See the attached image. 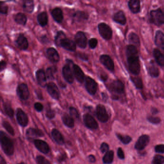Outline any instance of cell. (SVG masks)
I'll return each mask as SVG.
<instances>
[{
  "mask_svg": "<svg viewBox=\"0 0 164 164\" xmlns=\"http://www.w3.org/2000/svg\"><path fill=\"white\" fill-rule=\"evenodd\" d=\"M76 44L80 48L85 49L87 44V38L85 34L82 31H78L75 36Z\"/></svg>",
  "mask_w": 164,
  "mask_h": 164,
  "instance_id": "8fae6325",
  "label": "cell"
},
{
  "mask_svg": "<svg viewBox=\"0 0 164 164\" xmlns=\"http://www.w3.org/2000/svg\"><path fill=\"white\" fill-rule=\"evenodd\" d=\"M113 19L115 22L121 25H125L127 22V18L124 12L122 10L118 11L114 15Z\"/></svg>",
  "mask_w": 164,
  "mask_h": 164,
  "instance_id": "7402d4cb",
  "label": "cell"
},
{
  "mask_svg": "<svg viewBox=\"0 0 164 164\" xmlns=\"http://www.w3.org/2000/svg\"><path fill=\"white\" fill-rule=\"evenodd\" d=\"M16 119L18 123L22 127H26L29 123V118L26 114L21 109L18 108L16 111Z\"/></svg>",
  "mask_w": 164,
  "mask_h": 164,
  "instance_id": "7c38bea8",
  "label": "cell"
},
{
  "mask_svg": "<svg viewBox=\"0 0 164 164\" xmlns=\"http://www.w3.org/2000/svg\"><path fill=\"white\" fill-rule=\"evenodd\" d=\"M152 113H153L154 114H157L158 113V110L157 109H156L155 108H152Z\"/></svg>",
  "mask_w": 164,
  "mask_h": 164,
  "instance_id": "e7e4bbea",
  "label": "cell"
},
{
  "mask_svg": "<svg viewBox=\"0 0 164 164\" xmlns=\"http://www.w3.org/2000/svg\"><path fill=\"white\" fill-rule=\"evenodd\" d=\"M164 157L161 155H155L152 161V164H163Z\"/></svg>",
  "mask_w": 164,
  "mask_h": 164,
  "instance_id": "7bdbcfd3",
  "label": "cell"
},
{
  "mask_svg": "<svg viewBox=\"0 0 164 164\" xmlns=\"http://www.w3.org/2000/svg\"><path fill=\"white\" fill-rule=\"evenodd\" d=\"M109 150V146L106 143H103L101 144L100 147V150L103 153H106Z\"/></svg>",
  "mask_w": 164,
  "mask_h": 164,
  "instance_id": "f5cc1de1",
  "label": "cell"
},
{
  "mask_svg": "<svg viewBox=\"0 0 164 164\" xmlns=\"http://www.w3.org/2000/svg\"><path fill=\"white\" fill-rule=\"evenodd\" d=\"M150 137L147 135L141 136L135 144V148L137 150H143L149 144Z\"/></svg>",
  "mask_w": 164,
  "mask_h": 164,
  "instance_id": "9a60e30c",
  "label": "cell"
},
{
  "mask_svg": "<svg viewBox=\"0 0 164 164\" xmlns=\"http://www.w3.org/2000/svg\"><path fill=\"white\" fill-rule=\"evenodd\" d=\"M153 55L157 64L161 66H164V55L159 49L157 48L154 49Z\"/></svg>",
  "mask_w": 164,
  "mask_h": 164,
  "instance_id": "484cf974",
  "label": "cell"
},
{
  "mask_svg": "<svg viewBox=\"0 0 164 164\" xmlns=\"http://www.w3.org/2000/svg\"><path fill=\"white\" fill-rule=\"evenodd\" d=\"M85 88L87 92L91 95H94L97 92L98 84L93 78L87 76L85 78Z\"/></svg>",
  "mask_w": 164,
  "mask_h": 164,
  "instance_id": "8992f818",
  "label": "cell"
},
{
  "mask_svg": "<svg viewBox=\"0 0 164 164\" xmlns=\"http://www.w3.org/2000/svg\"><path fill=\"white\" fill-rule=\"evenodd\" d=\"M66 38L65 33L62 30L57 31L55 37V43L57 47H60V44L62 41Z\"/></svg>",
  "mask_w": 164,
  "mask_h": 164,
  "instance_id": "d590c367",
  "label": "cell"
},
{
  "mask_svg": "<svg viewBox=\"0 0 164 164\" xmlns=\"http://www.w3.org/2000/svg\"><path fill=\"white\" fill-rule=\"evenodd\" d=\"M16 93L20 99L27 100L30 96V92L27 85L21 83L18 85L16 89Z\"/></svg>",
  "mask_w": 164,
  "mask_h": 164,
  "instance_id": "ba28073f",
  "label": "cell"
},
{
  "mask_svg": "<svg viewBox=\"0 0 164 164\" xmlns=\"http://www.w3.org/2000/svg\"><path fill=\"white\" fill-rule=\"evenodd\" d=\"M1 143L3 151L6 155L11 156L14 153V146L11 140L4 131L0 133Z\"/></svg>",
  "mask_w": 164,
  "mask_h": 164,
  "instance_id": "7a4b0ae2",
  "label": "cell"
},
{
  "mask_svg": "<svg viewBox=\"0 0 164 164\" xmlns=\"http://www.w3.org/2000/svg\"><path fill=\"white\" fill-rule=\"evenodd\" d=\"M151 23L157 26L164 24V11L160 8L150 12Z\"/></svg>",
  "mask_w": 164,
  "mask_h": 164,
  "instance_id": "3957f363",
  "label": "cell"
},
{
  "mask_svg": "<svg viewBox=\"0 0 164 164\" xmlns=\"http://www.w3.org/2000/svg\"><path fill=\"white\" fill-rule=\"evenodd\" d=\"M128 37L129 43L132 44L136 47H139L140 46V40L137 34L131 32L129 34Z\"/></svg>",
  "mask_w": 164,
  "mask_h": 164,
  "instance_id": "d6a6232c",
  "label": "cell"
},
{
  "mask_svg": "<svg viewBox=\"0 0 164 164\" xmlns=\"http://www.w3.org/2000/svg\"><path fill=\"white\" fill-rule=\"evenodd\" d=\"M62 75L64 78L69 83L72 84L74 82L73 73L71 70L70 66L66 64L62 68Z\"/></svg>",
  "mask_w": 164,
  "mask_h": 164,
  "instance_id": "4fadbf2b",
  "label": "cell"
},
{
  "mask_svg": "<svg viewBox=\"0 0 164 164\" xmlns=\"http://www.w3.org/2000/svg\"><path fill=\"white\" fill-rule=\"evenodd\" d=\"M117 154L119 158L120 159H124L125 158V154L122 148L119 147L117 151Z\"/></svg>",
  "mask_w": 164,
  "mask_h": 164,
  "instance_id": "11a10c76",
  "label": "cell"
},
{
  "mask_svg": "<svg viewBox=\"0 0 164 164\" xmlns=\"http://www.w3.org/2000/svg\"><path fill=\"white\" fill-rule=\"evenodd\" d=\"M35 92H36V95L37 96L38 98L39 99L41 100H42L44 99L43 95H42V93H41V91L39 90V89H38V90L35 91Z\"/></svg>",
  "mask_w": 164,
  "mask_h": 164,
  "instance_id": "6f0895ef",
  "label": "cell"
},
{
  "mask_svg": "<svg viewBox=\"0 0 164 164\" xmlns=\"http://www.w3.org/2000/svg\"><path fill=\"white\" fill-rule=\"evenodd\" d=\"M62 120L64 124L69 128H73L74 126L73 118L67 114H65L63 116Z\"/></svg>",
  "mask_w": 164,
  "mask_h": 164,
  "instance_id": "836d02e7",
  "label": "cell"
},
{
  "mask_svg": "<svg viewBox=\"0 0 164 164\" xmlns=\"http://www.w3.org/2000/svg\"><path fill=\"white\" fill-rule=\"evenodd\" d=\"M83 121L86 127L90 129H95L98 128V124L92 116L89 114L84 115Z\"/></svg>",
  "mask_w": 164,
  "mask_h": 164,
  "instance_id": "5bb4252c",
  "label": "cell"
},
{
  "mask_svg": "<svg viewBox=\"0 0 164 164\" xmlns=\"http://www.w3.org/2000/svg\"><path fill=\"white\" fill-rule=\"evenodd\" d=\"M52 135L55 141L60 145H63L65 143L62 135L55 129H52Z\"/></svg>",
  "mask_w": 164,
  "mask_h": 164,
  "instance_id": "4dcf8cb0",
  "label": "cell"
},
{
  "mask_svg": "<svg viewBox=\"0 0 164 164\" xmlns=\"http://www.w3.org/2000/svg\"><path fill=\"white\" fill-rule=\"evenodd\" d=\"M147 120L149 122L154 124H157L161 122L160 118L158 117H154L153 116H149L147 117Z\"/></svg>",
  "mask_w": 164,
  "mask_h": 164,
  "instance_id": "bcb514c9",
  "label": "cell"
},
{
  "mask_svg": "<svg viewBox=\"0 0 164 164\" xmlns=\"http://www.w3.org/2000/svg\"><path fill=\"white\" fill-rule=\"evenodd\" d=\"M36 77L38 83L40 86L43 88L47 86V77L46 73L43 69H40L36 71Z\"/></svg>",
  "mask_w": 164,
  "mask_h": 164,
  "instance_id": "d6986e66",
  "label": "cell"
},
{
  "mask_svg": "<svg viewBox=\"0 0 164 164\" xmlns=\"http://www.w3.org/2000/svg\"><path fill=\"white\" fill-rule=\"evenodd\" d=\"M131 81L133 82L134 85L138 89H142L143 88V83L142 81V79L138 77H131L130 78Z\"/></svg>",
  "mask_w": 164,
  "mask_h": 164,
  "instance_id": "8d00e7d4",
  "label": "cell"
},
{
  "mask_svg": "<svg viewBox=\"0 0 164 164\" xmlns=\"http://www.w3.org/2000/svg\"><path fill=\"white\" fill-rule=\"evenodd\" d=\"M34 143L38 150L43 154H46L49 152L50 149L48 144L44 140H35L34 141Z\"/></svg>",
  "mask_w": 164,
  "mask_h": 164,
  "instance_id": "44dd1931",
  "label": "cell"
},
{
  "mask_svg": "<svg viewBox=\"0 0 164 164\" xmlns=\"http://www.w3.org/2000/svg\"><path fill=\"white\" fill-rule=\"evenodd\" d=\"M72 17L74 19L77 21H81L83 20H87L89 18V15L87 13L84 11H76L75 12L73 15Z\"/></svg>",
  "mask_w": 164,
  "mask_h": 164,
  "instance_id": "f546056e",
  "label": "cell"
},
{
  "mask_svg": "<svg viewBox=\"0 0 164 164\" xmlns=\"http://www.w3.org/2000/svg\"><path fill=\"white\" fill-rule=\"evenodd\" d=\"M77 56L78 58L83 61H88L89 60V57L88 55L83 52H78L77 53Z\"/></svg>",
  "mask_w": 164,
  "mask_h": 164,
  "instance_id": "681fc988",
  "label": "cell"
},
{
  "mask_svg": "<svg viewBox=\"0 0 164 164\" xmlns=\"http://www.w3.org/2000/svg\"><path fill=\"white\" fill-rule=\"evenodd\" d=\"M128 6L129 9L133 14H137L140 11V1L139 0L129 1Z\"/></svg>",
  "mask_w": 164,
  "mask_h": 164,
  "instance_id": "4316f807",
  "label": "cell"
},
{
  "mask_svg": "<svg viewBox=\"0 0 164 164\" xmlns=\"http://www.w3.org/2000/svg\"><path fill=\"white\" fill-rule=\"evenodd\" d=\"M100 78L103 81H106L108 78V76L106 73H102L100 76Z\"/></svg>",
  "mask_w": 164,
  "mask_h": 164,
  "instance_id": "91938a15",
  "label": "cell"
},
{
  "mask_svg": "<svg viewBox=\"0 0 164 164\" xmlns=\"http://www.w3.org/2000/svg\"><path fill=\"white\" fill-rule=\"evenodd\" d=\"M6 63L5 61H1V64H0V69H1V71H2L4 70V69L6 68Z\"/></svg>",
  "mask_w": 164,
  "mask_h": 164,
  "instance_id": "680465c9",
  "label": "cell"
},
{
  "mask_svg": "<svg viewBox=\"0 0 164 164\" xmlns=\"http://www.w3.org/2000/svg\"><path fill=\"white\" fill-rule=\"evenodd\" d=\"M108 89L114 95H121L124 92V84L120 80H114L108 85Z\"/></svg>",
  "mask_w": 164,
  "mask_h": 164,
  "instance_id": "277c9868",
  "label": "cell"
},
{
  "mask_svg": "<svg viewBox=\"0 0 164 164\" xmlns=\"http://www.w3.org/2000/svg\"><path fill=\"white\" fill-rule=\"evenodd\" d=\"M36 161L37 164H51L49 161L41 155L37 157Z\"/></svg>",
  "mask_w": 164,
  "mask_h": 164,
  "instance_id": "ee69618b",
  "label": "cell"
},
{
  "mask_svg": "<svg viewBox=\"0 0 164 164\" xmlns=\"http://www.w3.org/2000/svg\"><path fill=\"white\" fill-rule=\"evenodd\" d=\"M41 41L42 44H48L50 42V41L46 35H43L41 36Z\"/></svg>",
  "mask_w": 164,
  "mask_h": 164,
  "instance_id": "9f6ffc18",
  "label": "cell"
},
{
  "mask_svg": "<svg viewBox=\"0 0 164 164\" xmlns=\"http://www.w3.org/2000/svg\"><path fill=\"white\" fill-rule=\"evenodd\" d=\"M46 116L49 119L54 118L55 117V111L52 109L51 107H48L46 110Z\"/></svg>",
  "mask_w": 164,
  "mask_h": 164,
  "instance_id": "c3c4849f",
  "label": "cell"
},
{
  "mask_svg": "<svg viewBox=\"0 0 164 164\" xmlns=\"http://www.w3.org/2000/svg\"><path fill=\"white\" fill-rule=\"evenodd\" d=\"M1 10L0 12L1 14H7L8 10V7L7 5H5L4 4H2V2H1Z\"/></svg>",
  "mask_w": 164,
  "mask_h": 164,
  "instance_id": "f907efd6",
  "label": "cell"
},
{
  "mask_svg": "<svg viewBox=\"0 0 164 164\" xmlns=\"http://www.w3.org/2000/svg\"><path fill=\"white\" fill-rule=\"evenodd\" d=\"M117 136L118 139L124 144H128L131 143L132 138L128 135H123L120 134H117Z\"/></svg>",
  "mask_w": 164,
  "mask_h": 164,
  "instance_id": "60d3db41",
  "label": "cell"
},
{
  "mask_svg": "<svg viewBox=\"0 0 164 164\" xmlns=\"http://www.w3.org/2000/svg\"><path fill=\"white\" fill-rule=\"evenodd\" d=\"M51 15L52 18L55 22L58 23L62 22L64 19L63 13L62 10L60 8L56 7L54 8L51 12Z\"/></svg>",
  "mask_w": 164,
  "mask_h": 164,
  "instance_id": "603a6c76",
  "label": "cell"
},
{
  "mask_svg": "<svg viewBox=\"0 0 164 164\" xmlns=\"http://www.w3.org/2000/svg\"><path fill=\"white\" fill-rule=\"evenodd\" d=\"M26 135L27 138L30 139L42 137L44 136L43 132L37 129L30 128L26 131Z\"/></svg>",
  "mask_w": 164,
  "mask_h": 164,
  "instance_id": "d4e9b609",
  "label": "cell"
},
{
  "mask_svg": "<svg viewBox=\"0 0 164 164\" xmlns=\"http://www.w3.org/2000/svg\"><path fill=\"white\" fill-rule=\"evenodd\" d=\"M34 108L38 112H41L44 109V106L41 103L37 102L34 104Z\"/></svg>",
  "mask_w": 164,
  "mask_h": 164,
  "instance_id": "db71d44e",
  "label": "cell"
},
{
  "mask_svg": "<svg viewBox=\"0 0 164 164\" xmlns=\"http://www.w3.org/2000/svg\"><path fill=\"white\" fill-rule=\"evenodd\" d=\"M155 152L158 153H164V144H159L156 146L154 148Z\"/></svg>",
  "mask_w": 164,
  "mask_h": 164,
  "instance_id": "816d5d0a",
  "label": "cell"
},
{
  "mask_svg": "<svg viewBox=\"0 0 164 164\" xmlns=\"http://www.w3.org/2000/svg\"><path fill=\"white\" fill-rule=\"evenodd\" d=\"M47 91L51 97L54 99L58 100L60 97V92L59 89L55 83L49 82L47 85Z\"/></svg>",
  "mask_w": 164,
  "mask_h": 164,
  "instance_id": "30bf717a",
  "label": "cell"
},
{
  "mask_svg": "<svg viewBox=\"0 0 164 164\" xmlns=\"http://www.w3.org/2000/svg\"><path fill=\"white\" fill-rule=\"evenodd\" d=\"M56 71H57V69L55 66L48 67L46 69V72H45L46 77L49 80H50V81L54 80V78H54V74L56 72Z\"/></svg>",
  "mask_w": 164,
  "mask_h": 164,
  "instance_id": "ab89813d",
  "label": "cell"
},
{
  "mask_svg": "<svg viewBox=\"0 0 164 164\" xmlns=\"http://www.w3.org/2000/svg\"><path fill=\"white\" fill-rule=\"evenodd\" d=\"M23 9L25 12L31 13L34 9V4L33 1L25 0L23 2Z\"/></svg>",
  "mask_w": 164,
  "mask_h": 164,
  "instance_id": "f1b7e54d",
  "label": "cell"
},
{
  "mask_svg": "<svg viewBox=\"0 0 164 164\" xmlns=\"http://www.w3.org/2000/svg\"><path fill=\"white\" fill-rule=\"evenodd\" d=\"M38 22L39 25L42 27H44L47 25L48 22V17L46 12L41 13L37 16Z\"/></svg>",
  "mask_w": 164,
  "mask_h": 164,
  "instance_id": "83f0119b",
  "label": "cell"
},
{
  "mask_svg": "<svg viewBox=\"0 0 164 164\" xmlns=\"http://www.w3.org/2000/svg\"><path fill=\"white\" fill-rule=\"evenodd\" d=\"M126 54L129 71L133 75H138L140 72V66L137 47L132 44L129 45Z\"/></svg>",
  "mask_w": 164,
  "mask_h": 164,
  "instance_id": "6da1fadb",
  "label": "cell"
},
{
  "mask_svg": "<svg viewBox=\"0 0 164 164\" xmlns=\"http://www.w3.org/2000/svg\"><path fill=\"white\" fill-rule=\"evenodd\" d=\"M60 47L67 51L75 52L76 50V44L71 39L66 38L61 41Z\"/></svg>",
  "mask_w": 164,
  "mask_h": 164,
  "instance_id": "e0dca14e",
  "label": "cell"
},
{
  "mask_svg": "<svg viewBox=\"0 0 164 164\" xmlns=\"http://www.w3.org/2000/svg\"><path fill=\"white\" fill-rule=\"evenodd\" d=\"M100 35L104 40L108 41L111 39L113 34L112 29L105 23H100L98 25Z\"/></svg>",
  "mask_w": 164,
  "mask_h": 164,
  "instance_id": "5b68a950",
  "label": "cell"
},
{
  "mask_svg": "<svg viewBox=\"0 0 164 164\" xmlns=\"http://www.w3.org/2000/svg\"><path fill=\"white\" fill-rule=\"evenodd\" d=\"M102 96H103V99L106 100L107 99V96L106 95V94L104 93V92H103L102 93Z\"/></svg>",
  "mask_w": 164,
  "mask_h": 164,
  "instance_id": "03108f58",
  "label": "cell"
},
{
  "mask_svg": "<svg viewBox=\"0 0 164 164\" xmlns=\"http://www.w3.org/2000/svg\"><path fill=\"white\" fill-rule=\"evenodd\" d=\"M96 116L99 120L103 123L107 122L109 119V116L106 107L102 104H98L96 106Z\"/></svg>",
  "mask_w": 164,
  "mask_h": 164,
  "instance_id": "52a82bcc",
  "label": "cell"
},
{
  "mask_svg": "<svg viewBox=\"0 0 164 164\" xmlns=\"http://www.w3.org/2000/svg\"><path fill=\"white\" fill-rule=\"evenodd\" d=\"M25 164V163H20V164Z\"/></svg>",
  "mask_w": 164,
  "mask_h": 164,
  "instance_id": "003e7915",
  "label": "cell"
},
{
  "mask_svg": "<svg viewBox=\"0 0 164 164\" xmlns=\"http://www.w3.org/2000/svg\"><path fill=\"white\" fill-rule=\"evenodd\" d=\"M3 106H4V111L5 114L11 118L13 117L14 116V110L12 108L11 105L8 103H4L3 104Z\"/></svg>",
  "mask_w": 164,
  "mask_h": 164,
  "instance_id": "74e56055",
  "label": "cell"
},
{
  "mask_svg": "<svg viewBox=\"0 0 164 164\" xmlns=\"http://www.w3.org/2000/svg\"><path fill=\"white\" fill-rule=\"evenodd\" d=\"M72 68L74 76L76 80L80 83H82L85 80V75L82 70L78 65L75 64L72 66Z\"/></svg>",
  "mask_w": 164,
  "mask_h": 164,
  "instance_id": "ffe728a7",
  "label": "cell"
},
{
  "mask_svg": "<svg viewBox=\"0 0 164 164\" xmlns=\"http://www.w3.org/2000/svg\"><path fill=\"white\" fill-rule=\"evenodd\" d=\"M14 19L17 24L22 26H25L27 22V18L26 15L21 13H19L16 15Z\"/></svg>",
  "mask_w": 164,
  "mask_h": 164,
  "instance_id": "1f68e13d",
  "label": "cell"
},
{
  "mask_svg": "<svg viewBox=\"0 0 164 164\" xmlns=\"http://www.w3.org/2000/svg\"><path fill=\"white\" fill-rule=\"evenodd\" d=\"M114 157V153L113 151H109L104 155L103 161L104 164H110L113 162Z\"/></svg>",
  "mask_w": 164,
  "mask_h": 164,
  "instance_id": "e575fe53",
  "label": "cell"
},
{
  "mask_svg": "<svg viewBox=\"0 0 164 164\" xmlns=\"http://www.w3.org/2000/svg\"><path fill=\"white\" fill-rule=\"evenodd\" d=\"M46 56L51 62L56 63L60 60V56L58 52L54 48H49L46 52Z\"/></svg>",
  "mask_w": 164,
  "mask_h": 164,
  "instance_id": "2e32d148",
  "label": "cell"
},
{
  "mask_svg": "<svg viewBox=\"0 0 164 164\" xmlns=\"http://www.w3.org/2000/svg\"><path fill=\"white\" fill-rule=\"evenodd\" d=\"M148 71H149V74L152 77L157 78L159 76L160 72H159V69L157 66L154 65L151 66L149 67Z\"/></svg>",
  "mask_w": 164,
  "mask_h": 164,
  "instance_id": "f35d334b",
  "label": "cell"
},
{
  "mask_svg": "<svg viewBox=\"0 0 164 164\" xmlns=\"http://www.w3.org/2000/svg\"><path fill=\"white\" fill-rule=\"evenodd\" d=\"M155 44L159 48L164 50V33L161 30H157L155 33Z\"/></svg>",
  "mask_w": 164,
  "mask_h": 164,
  "instance_id": "cb8c5ba5",
  "label": "cell"
},
{
  "mask_svg": "<svg viewBox=\"0 0 164 164\" xmlns=\"http://www.w3.org/2000/svg\"><path fill=\"white\" fill-rule=\"evenodd\" d=\"M88 44L89 48L92 49H94L97 47L98 44V40L95 38H91L89 40Z\"/></svg>",
  "mask_w": 164,
  "mask_h": 164,
  "instance_id": "f6af8a7d",
  "label": "cell"
},
{
  "mask_svg": "<svg viewBox=\"0 0 164 164\" xmlns=\"http://www.w3.org/2000/svg\"><path fill=\"white\" fill-rule=\"evenodd\" d=\"M66 158V155L64 154H62L60 157H59V158L58 159V161L60 162L63 161L64 160H65Z\"/></svg>",
  "mask_w": 164,
  "mask_h": 164,
  "instance_id": "6125c7cd",
  "label": "cell"
},
{
  "mask_svg": "<svg viewBox=\"0 0 164 164\" xmlns=\"http://www.w3.org/2000/svg\"><path fill=\"white\" fill-rule=\"evenodd\" d=\"M16 44L21 50L25 51L29 47V42L27 38L23 34H20L16 40Z\"/></svg>",
  "mask_w": 164,
  "mask_h": 164,
  "instance_id": "ac0fdd59",
  "label": "cell"
},
{
  "mask_svg": "<svg viewBox=\"0 0 164 164\" xmlns=\"http://www.w3.org/2000/svg\"><path fill=\"white\" fill-rule=\"evenodd\" d=\"M69 113L71 117L74 118H78L79 117V114L77 110L73 107H70L69 108Z\"/></svg>",
  "mask_w": 164,
  "mask_h": 164,
  "instance_id": "7dc6e473",
  "label": "cell"
},
{
  "mask_svg": "<svg viewBox=\"0 0 164 164\" xmlns=\"http://www.w3.org/2000/svg\"><path fill=\"white\" fill-rule=\"evenodd\" d=\"M88 160L91 163H94L96 161L95 157L93 155H89L88 156Z\"/></svg>",
  "mask_w": 164,
  "mask_h": 164,
  "instance_id": "94428289",
  "label": "cell"
},
{
  "mask_svg": "<svg viewBox=\"0 0 164 164\" xmlns=\"http://www.w3.org/2000/svg\"><path fill=\"white\" fill-rule=\"evenodd\" d=\"M99 60L106 69L111 72L114 71V63L110 56L108 55H103L100 57Z\"/></svg>",
  "mask_w": 164,
  "mask_h": 164,
  "instance_id": "9c48e42d",
  "label": "cell"
},
{
  "mask_svg": "<svg viewBox=\"0 0 164 164\" xmlns=\"http://www.w3.org/2000/svg\"><path fill=\"white\" fill-rule=\"evenodd\" d=\"M0 163L1 164H6V162L5 160L4 159L2 156H1V160H0Z\"/></svg>",
  "mask_w": 164,
  "mask_h": 164,
  "instance_id": "be15d7a7",
  "label": "cell"
},
{
  "mask_svg": "<svg viewBox=\"0 0 164 164\" xmlns=\"http://www.w3.org/2000/svg\"><path fill=\"white\" fill-rule=\"evenodd\" d=\"M3 127L7 131L10 133L11 135L14 136L15 135V131L14 129L13 128L11 125L8 121H4L3 122Z\"/></svg>",
  "mask_w": 164,
  "mask_h": 164,
  "instance_id": "b9f144b4",
  "label": "cell"
}]
</instances>
